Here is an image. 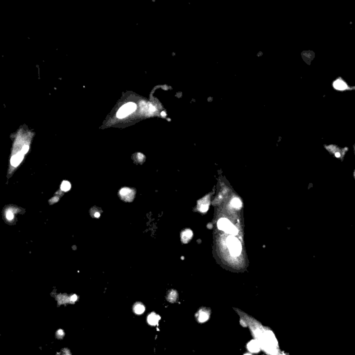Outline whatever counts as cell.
<instances>
[{"label": "cell", "mask_w": 355, "mask_h": 355, "mask_svg": "<svg viewBox=\"0 0 355 355\" xmlns=\"http://www.w3.org/2000/svg\"><path fill=\"white\" fill-rule=\"evenodd\" d=\"M162 115H165V113H162Z\"/></svg>", "instance_id": "5bb4252c"}, {"label": "cell", "mask_w": 355, "mask_h": 355, "mask_svg": "<svg viewBox=\"0 0 355 355\" xmlns=\"http://www.w3.org/2000/svg\"><path fill=\"white\" fill-rule=\"evenodd\" d=\"M159 320H160L159 316L156 315V314L154 313L151 314L150 315L148 316V318H147L148 323L151 325H156L158 324Z\"/></svg>", "instance_id": "8992f818"}, {"label": "cell", "mask_w": 355, "mask_h": 355, "mask_svg": "<svg viewBox=\"0 0 355 355\" xmlns=\"http://www.w3.org/2000/svg\"><path fill=\"white\" fill-rule=\"evenodd\" d=\"M231 204L233 207H236V208H239V207H242V202H241L240 200L239 199H237V198H235V199H233L232 200Z\"/></svg>", "instance_id": "30bf717a"}, {"label": "cell", "mask_w": 355, "mask_h": 355, "mask_svg": "<svg viewBox=\"0 0 355 355\" xmlns=\"http://www.w3.org/2000/svg\"><path fill=\"white\" fill-rule=\"evenodd\" d=\"M245 355H250V354H245Z\"/></svg>", "instance_id": "9a60e30c"}, {"label": "cell", "mask_w": 355, "mask_h": 355, "mask_svg": "<svg viewBox=\"0 0 355 355\" xmlns=\"http://www.w3.org/2000/svg\"><path fill=\"white\" fill-rule=\"evenodd\" d=\"M334 87L335 88L336 90H346L347 88V85L341 80H336L335 82L334 83Z\"/></svg>", "instance_id": "9c48e42d"}, {"label": "cell", "mask_w": 355, "mask_h": 355, "mask_svg": "<svg viewBox=\"0 0 355 355\" xmlns=\"http://www.w3.org/2000/svg\"><path fill=\"white\" fill-rule=\"evenodd\" d=\"M248 348L250 352H257L260 351V345L256 341H252L248 345Z\"/></svg>", "instance_id": "ba28073f"}, {"label": "cell", "mask_w": 355, "mask_h": 355, "mask_svg": "<svg viewBox=\"0 0 355 355\" xmlns=\"http://www.w3.org/2000/svg\"><path fill=\"white\" fill-rule=\"evenodd\" d=\"M70 187H71V185L69 182L63 181L62 185H61V187H60V188H61L63 191L67 192L68 190L70 189Z\"/></svg>", "instance_id": "8fae6325"}, {"label": "cell", "mask_w": 355, "mask_h": 355, "mask_svg": "<svg viewBox=\"0 0 355 355\" xmlns=\"http://www.w3.org/2000/svg\"><path fill=\"white\" fill-rule=\"evenodd\" d=\"M23 158L24 153H22V152H20V153H18L12 157V158L11 160V163L13 167H17L20 162H22Z\"/></svg>", "instance_id": "277c9868"}, {"label": "cell", "mask_w": 355, "mask_h": 355, "mask_svg": "<svg viewBox=\"0 0 355 355\" xmlns=\"http://www.w3.org/2000/svg\"><path fill=\"white\" fill-rule=\"evenodd\" d=\"M192 236H193V233H192V230H185L181 234L182 242L185 243H188L192 239Z\"/></svg>", "instance_id": "5b68a950"}, {"label": "cell", "mask_w": 355, "mask_h": 355, "mask_svg": "<svg viewBox=\"0 0 355 355\" xmlns=\"http://www.w3.org/2000/svg\"><path fill=\"white\" fill-rule=\"evenodd\" d=\"M144 311H145V307L142 303H137L133 305V311L136 314L140 315L144 312Z\"/></svg>", "instance_id": "52a82bcc"}, {"label": "cell", "mask_w": 355, "mask_h": 355, "mask_svg": "<svg viewBox=\"0 0 355 355\" xmlns=\"http://www.w3.org/2000/svg\"><path fill=\"white\" fill-rule=\"evenodd\" d=\"M136 104L134 103H128L121 107L117 113V117L120 119L124 118L136 110Z\"/></svg>", "instance_id": "3957f363"}, {"label": "cell", "mask_w": 355, "mask_h": 355, "mask_svg": "<svg viewBox=\"0 0 355 355\" xmlns=\"http://www.w3.org/2000/svg\"><path fill=\"white\" fill-rule=\"evenodd\" d=\"M227 246L229 249L230 254L233 257L239 256L242 253V248L239 240L235 236H229L226 240Z\"/></svg>", "instance_id": "6da1fadb"}, {"label": "cell", "mask_w": 355, "mask_h": 355, "mask_svg": "<svg viewBox=\"0 0 355 355\" xmlns=\"http://www.w3.org/2000/svg\"><path fill=\"white\" fill-rule=\"evenodd\" d=\"M28 151H29V146H28V145H25V146L23 147V148H22V153H23L24 154H25V153H27Z\"/></svg>", "instance_id": "7c38bea8"}, {"label": "cell", "mask_w": 355, "mask_h": 355, "mask_svg": "<svg viewBox=\"0 0 355 355\" xmlns=\"http://www.w3.org/2000/svg\"><path fill=\"white\" fill-rule=\"evenodd\" d=\"M155 110H156V108H155L154 106H151V107H150V111H151V112H154Z\"/></svg>", "instance_id": "4fadbf2b"}, {"label": "cell", "mask_w": 355, "mask_h": 355, "mask_svg": "<svg viewBox=\"0 0 355 355\" xmlns=\"http://www.w3.org/2000/svg\"><path fill=\"white\" fill-rule=\"evenodd\" d=\"M218 228L232 236L237 235L238 233L237 228L227 219H221L218 221Z\"/></svg>", "instance_id": "7a4b0ae2"}]
</instances>
